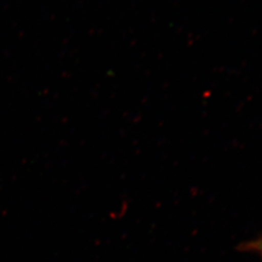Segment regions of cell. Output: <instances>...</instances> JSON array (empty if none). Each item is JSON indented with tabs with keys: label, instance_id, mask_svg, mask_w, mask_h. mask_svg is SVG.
Segmentation results:
<instances>
[{
	"label": "cell",
	"instance_id": "6da1fadb",
	"mask_svg": "<svg viewBox=\"0 0 262 262\" xmlns=\"http://www.w3.org/2000/svg\"><path fill=\"white\" fill-rule=\"evenodd\" d=\"M245 249L247 251H253L254 253H258L262 260V236L253 242L247 244Z\"/></svg>",
	"mask_w": 262,
	"mask_h": 262
}]
</instances>
